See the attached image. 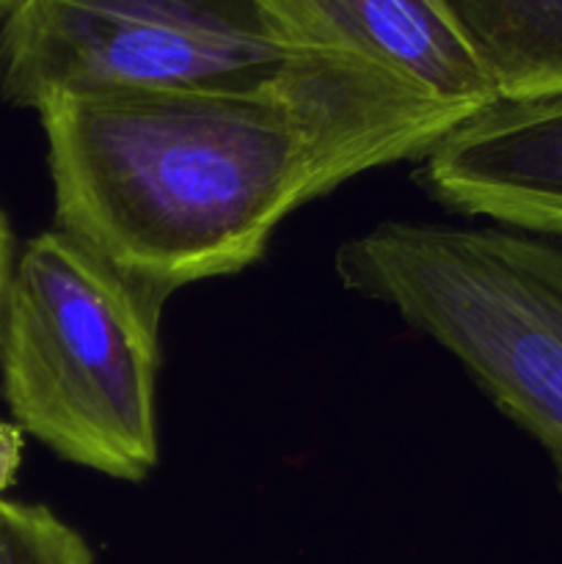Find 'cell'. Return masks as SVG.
Instances as JSON below:
<instances>
[{
  "instance_id": "obj_1",
  "label": "cell",
  "mask_w": 562,
  "mask_h": 564,
  "mask_svg": "<svg viewBox=\"0 0 562 564\" xmlns=\"http://www.w3.org/2000/svg\"><path fill=\"white\" fill-rule=\"evenodd\" d=\"M55 229L169 301L264 257L275 226L358 174L428 158L468 110L356 61L298 53L251 86L50 99Z\"/></svg>"
},
{
  "instance_id": "obj_2",
  "label": "cell",
  "mask_w": 562,
  "mask_h": 564,
  "mask_svg": "<svg viewBox=\"0 0 562 564\" xmlns=\"http://www.w3.org/2000/svg\"><path fill=\"white\" fill-rule=\"evenodd\" d=\"M163 303L61 229L14 262L0 380L25 433L75 466L141 482L158 463Z\"/></svg>"
},
{
  "instance_id": "obj_3",
  "label": "cell",
  "mask_w": 562,
  "mask_h": 564,
  "mask_svg": "<svg viewBox=\"0 0 562 564\" xmlns=\"http://www.w3.org/2000/svg\"><path fill=\"white\" fill-rule=\"evenodd\" d=\"M334 268L455 356L549 452L562 490V242L386 220L342 242Z\"/></svg>"
},
{
  "instance_id": "obj_4",
  "label": "cell",
  "mask_w": 562,
  "mask_h": 564,
  "mask_svg": "<svg viewBox=\"0 0 562 564\" xmlns=\"http://www.w3.org/2000/svg\"><path fill=\"white\" fill-rule=\"evenodd\" d=\"M298 55L264 0H0V99L251 86Z\"/></svg>"
},
{
  "instance_id": "obj_5",
  "label": "cell",
  "mask_w": 562,
  "mask_h": 564,
  "mask_svg": "<svg viewBox=\"0 0 562 564\" xmlns=\"http://www.w3.org/2000/svg\"><path fill=\"white\" fill-rule=\"evenodd\" d=\"M417 180L450 213L562 237V97L474 110L422 158Z\"/></svg>"
},
{
  "instance_id": "obj_6",
  "label": "cell",
  "mask_w": 562,
  "mask_h": 564,
  "mask_svg": "<svg viewBox=\"0 0 562 564\" xmlns=\"http://www.w3.org/2000/svg\"><path fill=\"white\" fill-rule=\"evenodd\" d=\"M298 53L356 61L474 113L496 88L439 0H264Z\"/></svg>"
},
{
  "instance_id": "obj_7",
  "label": "cell",
  "mask_w": 562,
  "mask_h": 564,
  "mask_svg": "<svg viewBox=\"0 0 562 564\" xmlns=\"http://www.w3.org/2000/svg\"><path fill=\"white\" fill-rule=\"evenodd\" d=\"M505 102L562 97V0H439Z\"/></svg>"
},
{
  "instance_id": "obj_8",
  "label": "cell",
  "mask_w": 562,
  "mask_h": 564,
  "mask_svg": "<svg viewBox=\"0 0 562 564\" xmlns=\"http://www.w3.org/2000/svg\"><path fill=\"white\" fill-rule=\"evenodd\" d=\"M0 564H94V556L47 507L0 496Z\"/></svg>"
},
{
  "instance_id": "obj_9",
  "label": "cell",
  "mask_w": 562,
  "mask_h": 564,
  "mask_svg": "<svg viewBox=\"0 0 562 564\" xmlns=\"http://www.w3.org/2000/svg\"><path fill=\"white\" fill-rule=\"evenodd\" d=\"M11 273H14V235H11L9 218L0 209V317H3V301Z\"/></svg>"
}]
</instances>
